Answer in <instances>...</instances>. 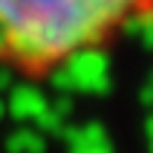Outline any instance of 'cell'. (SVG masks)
Instances as JSON below:
<instances>
[{
	"label": "cell",
	"instance_id": "6da1fadb",
	"mask_svg": "<svg viewBox=\"0 0 153 153\" xmlns=\"http://www.w3.org/2000/svg\"><path fill=\"white\" fill-rule=\"evenodd\" d=\"M150 17L153 0H0V61L46 78Z\"/></svg>",
	"mask_w": 153,
	"mask_h": 153
}]
</instances>
